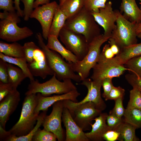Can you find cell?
Listing matches in <instances>:
<instances>
[{
    "label": "cell",
    "instance_id": "f6af8a7d",
    "mask_svg": "<svg viewBox=\"0 0 141 141\" xmlns=\"http://www.w3.org/2000/svg\"><path fill=\"white\" fill-rule=\"evenodd\" d=\"M12 0H0V9L4 11L14 12L15 9L13 6Z\"/></svg>",
    "mask_w": 141,
    "mask_h": 141
},
{
    "label": "cell",
    "instance_id": "1f68e13d",
    "mask_svg": "<svg viewBox=\"0 0 141 141\" xmlns=\"http://www.w3.org/2000/svg\"><path fill=\"white\" fill-rule=\"evenodd\" d=\"M124 65L128 71L141 78V55L130 59Z\"/></svg>",
    "mask_w": 141,
    "mask_h": 141
},
{
    "label": "cell",
    "instance_id": "f907efd6",
    "mask_svg": "<svg viewBox=\"0 0 141 141\" xmlns=\"http://www.w3.org/2000/svg\"><path fill=\"white\" fill-rule=\"evenodd\" d=\"M136 31L137 34L141 32V22L136 24L135 26Z\"/></svg>",
    "mask_w": 141,
    "mask_h": 141
},
{
    "label": "cell",
    "instance_id": "f5cc1de1",
    "mask_svg": "<svg viewBox=\"0 0 141 141\" xmlns=\"http://www.w3.org/2000/svg\"><path fill=\"white\" fill-rule=\"evenodd\" d=\"M137 37L141 39V32L137 35Z\"/></svg>",
    "mask_w": 141,
    "mask_h": 141
},
{
    "label": "cell",
    "instance_id": "ba28073f",
    "mask_svg": "<svg viewBox=\"0 0 141 141\" xmlns=\"http://www.w3.org/2000/svg\"><path fill=\"white\" fill-rule=\"evenodd\" d=\"M67 108L73 119L84 131L90 130L92 121L102 113L97 109L94 103L87 102Z\"/></svg>",
    "mask_w": 141,
    "mask_h": 141
},
{
    "label": "cell",
    "instance_id": "30bf717a",
    "mask_svg": "<svg viewBox=\"0 0 141 141\" xmlns=\"http://www.w3.org/2000/svg\"><path fill=\"white\" fill-rule=\"evenodd\" d=\"M102 82L94 81L88 78L84 79L79 84L85 86L87 89L88 92L86 96L79 102H75L69 100H63L64 107L75 106L90 102L94 103L96 108L102 111L106 107V105L102 97L101 93Z\"/></svg>",
    "mask_w": 141,
    "mask_h": 141
},
{
    "label": "cell",
    "instance_id": "ac0fdd59",
    "mask_svg": "<svg viewBox=\"0 0 141 141\" xmlns=\"http://www.w3.org/2000/svg\"><path fill=\"white\" fill-rule=\"evenodd\" d=\"M108 115L106 113H102L93 119L95 122L93 124H91V131L85 133L89 141L104 140L103 137V135L107 131L109 130L106 123Z\"/></svg>",
    "mask_w": 141,
    "mask_h": 141
},
{
    "label": "cell",
    "instance_id": "52a82bcc",
    "mask_svg": "<svg viewBox=\"0 0 141 141\" xmlns=\"http://www.w3.org/2000/svg\"><path fill=\"white\" fill-rule=\"evenodd\" d=\"M116 15V28L112 32L111 37L121 49L137 43L136 23L126 18L118 10H115Z\"/></svg>",
    "mask_w": 141,
    "mask_h": 141
},
{
    "label": "cell",
    "instance_id": "f35d334b",
    "mask_svg": "<svg viewBox=\"0 0 141 141\" xmlns=\"http://www.w3.org/2000/svg\"><path fill=\"white\" fill-rule=\"evenodd\" d=\"M24 5L23 17L24 20L28 21L33 11L34 0H20Z\"/></svg>",
    "mask_w": 141,
    "mask_h": 141
},
{
    "label": "cell",
    "instance_id": "e0dca14e",
    "mask_svg": "<svg viewBox=\"0 0 141 141\" xmlns=\"http://www.w3.org/2000/svg\"><path fill=\"white\" fill-rule=\"evenodd\" d=\"M80 94L77 90L65 94L54 95L51 96L45 97L40 93H38L37 94L38 103L35 109V112L36 113L39 114L41 110H48L49 107L60 101L69 100L74 102H78L77 98Z\"/></svg>",
    "mask_w": 141,
    "mask_h": 141
},
{
    "label": "cell",
    "instance_id": "9a60e30c",
    "mask_svg": "<svg viewBox=\"0 0 141 141\" xmlns=\"http://www.w3.org/2000/svg\"><path fill=\"white\" fill-rule=\"evenodd\" d=\"M20 100L19 92L14 89L0 101V125L5 129L6 124L16 109Z\"/></svg>",
    "mask_w": 141,
    "mask_h": 141
},
{
    "label": "cell",
    "instance_id": "277c9868",
    "mask_svg": "<svg viewBox=\"0 0 141 141\" xmlns=\"http://www.w3.org/2000/svg\"><path fill=\"white\" fill-rule=\"evenodd\" d=\"M37 103V94L26 95L22 103L20 118L8 131L11 134L17 136H25L33 129L39 115L35 112Z\"/></svg>",
    "mask_w": 141,
    "mask_h": 141
},
{
    "label": "cell",
    "instance_id": "5bb4252c",
    "mask_svg": "<svg viewBox=\"0 0 141 141\" xmlns=\"http://www.w3.org/2000/svg\"><path fill=\"white\" fill-rule=\"evenodd\" d=\"M91 13L96 22L103 28V34L111 37L112 32L116 27L117 19L115 11L113 10L112 2H108L104 7L99 9L98 12H92Z\"/></svg>",
    "mask_w": 141,
    "mask_h": 141
},
{
    "label": "cell",
    "instance_id": "8d00e7d4",
    "mask_svg": "<svg viewBox=\"0 0 141 141\" xmlns=\"http://www.w3.org/2000/svg\"><path fill=\"white\" fill-rule=\"evenodd\" d=\"M125 90L121 87L113 86L110 92L104 98L105 101L115 100L120 98L123 97Z\"/></svg>",
    "mask_w": 141,
    "mask_h": 141
},
{
    "label": "cell",
    "instance_id": "7dc6e473",
    "mask_svg": "<svg viewBox=\"0 0 141 141\" xmlns=\"http://www.w3.org/2000/svg\"><path fill=\"white\" fill-rule=\"evenodd\" d=\"M110 48L115 55L119 54L120 49L114 40L111 37H110L108 40Z\"/></svg>",
    "mask_w": 141,
    "mask_h": 141
},
{
    "label": "cell",
    "instance_id": "4dcf8cb0",
    "mask_svg": "<svg viewBox=\"0 0 141 141\" xmlns=\"http://www.w3.org/2000/svg\"><path fill=\"white\" fill-rule=\"evenodd\" d=\"M127 109H141V92L138 90L133 88L130 92V99Z\"/></svg>",
    "mask_w": 141,
    "mask_h": 141
},
{
    "label": "cell",
    "instance_id": "bcb514c9",
    "mask_svg": "<svg viewBox=\"0 0 141 141\" xmlns=\"http://www.w3.org/2000/svg\"><path fill=\"white\" fill-rule=\"evenodd\" d=\"M100 55L107 59H111L114 57L109 44H106L101 51Z\"/></svg>",
    "mask_w": 141,
    "mask_h": 141
},
{
    "label": "cell",
    "instance_id": "db71d44e",
    "mask_svg": "<svg viewBox=\"0 0 141 141\" xmlns=\"http://www.w3.org/2000/svg\"><path fill=\"white\" fill-rule=\"evenodd\" d=\"M139 0V1H140L141 2V0ZM140 9L141 10V6H140Z\"/></svg>",
    "mask_w": 141,
    "mask_h": 141
},
{
    "label": "cell",
    "instance_id": "44dd1931",
    "mask_svg": "<svg viewBox=\"0 0 141 141\" xmlns=\"http://www.w3.org/2000/svg\"><path fill=\"white\" fill-rule=\"evenodd\" d=\"M141 55V42L121 49L118 54L112 58L115 63L124 65L128 60Z\"/></svg>",
    "mask_w": 141,
    "mask_h": 141
},
{
    "label": "cell",
    "instance_id": "e575fe53",
    "mask_svg": "<svg viewBox=\"0 0 141 141\" xmlns=\"http://www.w3.org/2000/svg\"><path fill=\"white\" fill-rule=\"evenodd\" d=\"M25 58L28 63H30L34 60L33 53L35 50L38 48L33 42L25 43L23 45Z\"/></svg>",
    "mask_w": 141,
    "mask_h": 141
},
{
    "label": "cell",
    "instance_id": "ffe728a7",
    "mask_svg": "<svg viewBox=\"0 0 141 141\" xmlns=\"http://www.w3.org/2000/svg\"><path fill=\"white\" fill-rule=\"evenodd\" d=\"M120 8L127 19L136 24L141 22V10L136 0H122Z\"/></svg>",
    "mask_w": 141,
    "mask_h": 141
},
{
    "label": "cell",
    "instance_id": "7bdbcfd3",
    "mask_svg": "<svg viewBox=\"0 0 141 141\" xmlns=\"http://www.w3.org/2000/svg\"><path fill=\"white\" fill-rule=\"evenodd\" d=\"M14 89L8 83H4L0 81V101H1Z\"/></svg>",
    "mask_w": 141,
    "mask_h": 141
},
{
    "label": "cell",
    "instance_id": "8992f818",
    "mask_svg": "<svg viewBox=\"0 0 141 141\" xmlns=\"http://www.w3.org/2000/svg\"><path fill=\"white\" fill-rule=\"evenodd\" d=\"M77 90L72 80L66 79L62 81L58 80L54 73L49 80L42 83L37 80L30 81L25 95L31 94L40 93L45 97L54 94L61 95Z\"/></svg>",
    "mask_w": 141,
    "mask_h": 141
},
{
    "label": "cell",
    "instance_id": "8fae6325",
    "mask_svg": "<svg viewBox=\"0 0 141 141\" xmlns=\"http://www.w3.org/2000/svg\"><path fill=\"white\" fill-rule=\"evenodd\" d=\"M91 79L102 81L104 79L118 77L128 69L124 65L119 64L111 59H107L100 55L98 61L93 68Z\"/></svg>",
    "mask_w": 141,
    "mask_h": 141
},
{
    "label": "cell",
    "instance_id": "d590c367",
    "mask_svg": "<svg viewBox=\"0 0 141 141\" xmlns=\"http://www.w3.org/2000/svg\"><path fill=\"white\" fill-rule=\"evenodd\" d=\"M123 97L120 98L115 100V104L114 108L109 112L117 117L122 118L124 116L126 109L124 107L123 104Z\"/></svg>",
    "mask_w": 141,
    "mask_h": 141
},
{
    "label": "cell",
    "instance_id": "836d02e7",
    "mask_svg": "<svg viewBox=\"0 0 141 141\" xmlns=\"http://www.w3.org/2000/svg\"><path fill=\"white\" fill-rule=\"evenodd\" d=\"M84 7L90 12L97 13L104 7L108 0H84Z\"/></svg>",
    "mask_w": 141,
    "mask_h": 141
},
{
    "label": "cell",
    "instance_id": "f1b7e54d",
    "mask_svg": "<svg viewBox=\"0 0 141 141\" xmlns=\"http://www.w3.org/2000/svg\"><path fill=\"white\" fill-rule=\"evenodd\" d=\"M0 58L8 63L18 66L25 73L30 81L34 79L33 76L29 70L27 62L25 57L16 58L8 57L0 52Z\"/></svg>",
    "mask_w": 141,
    "mask_h": 141
},
{
    "label": "cell",
    "instance_id": "7a4b0ae2",
    "mask_svg": "<svg viewBox=\"0 0 141 141\" xmlns=\"http://www.w3.org/2000/svg\"><path fill=\"white\" fill-rule=\"evenodd\" d=\"M36 37L39 45L44 53L51 68L58 80L63 81L70 79L77 82L81 81L80 76L72 69L71 63L66 62L59 54L47 47L40 33H37Z\"/></svg>",
    "mask_w": 141,
    "mask_h": 141
},
{
    "label": "cell",
    "instance_id": "cb8c5ba5",
    "mask_svg": "<svg viewBox=\"0 0 141 141\" xmlns=\"http://www.w3.org/2000/svg\"><path fill=\"white\" fill-rule=\"evenodd\" d=\"M0 52L8 57H25L23 46L16 42L9 44L0 41Z\"/></svg>",
    "mask_w": 141,
    "mask_h": 141
},
{
    "label": "cell",
    "instance_id": "7c38bea8",
    "mask_svg": "<svg viewBox=\"0 0 141 141\" xmlns=\"http://www.w3.org/2000/svg\"><path fill=\"white\" fill-rule=\"evenodd\" d=\"M50 114L45 117L42 125L44 129L53 133L58 141H65L64 132L61 125L62 116L64 107L63 100L58 101L52 105Z\"/></svg>",
    "mask_w": 141,
    "mask_h": 141
},
{
    "label": "cell",
    "instance_id": "484cf974",
    "mask_svg": "<svg viewBox=\"0 0 141 141\" xmlns=\"http://www.w3.org/2000/svg\"><path fill=\"white\" fill-rule=\"evenodd\" d=\"M67 19V17L60 9L58 5L55 11L50 29L49 35L55 36L58 38L60 32L64 27Z\"/></svg>",
    "mask_w": 141,
    "mask_h": 141
},
{
    "label": "cell",
    "instance_id": "d6986e66",
    "mask_svg": "<svg viewBox=\"0 0 141 141\" xmlns=\"http://www.w3.org/2000/svg\"><path fill=\"white\" fill-rule=\"evenodd\" d=\"M58 37L53 35H49L46 45L50 49L59 54L69 63H75L78 61L76 56L64 47L60 42Z\"/></svg>",
    "mask_w": 141,
    "mask_h": 141
},
{
    "label": "cell",
    "instance_id": "816d5d0a",
    "mask_svg": "<svg viewBox=\"0 0 141 141\" xmlns=\"http://www.w3.org/2000/svg\"><path fill=\"white\" fill-rule=\"evenodd\" d=\"M66 0H59V5H61Z\"/></svg>",
    "mask_w": 141,
    "mask_h": 141
},
{
    "label": "cell",
    "instance_id": "ab89813d",
    "mask_svg": "<svg viewBox=\"0 0 141 141\" xmlns=\"http://www.w3.org/2000/svg\"><path fill=\"white\" fill-rule=\"evenodd\" d=\"M123 121L122 118L109 113L107 117L106 122L109 130H114Z\"/></svg>",
    "mask_w": 141,
    "mask_h": 141
},
{
    "label": "cell",
    "instance_id": "c3c4849f",
    "mask_svg": "<svg viewBox=\"0 0 141 141\" xmlns=\"http://www.w3.org/2000/svg\"><path fill=\"white\" fill-rule=\"evenodd\" d=\"M20 0H14V7L16 12L20 17H23V10L21 9L20 7Z\"/></svg>",
    "mask_w": 141,
    "mask_h": 141
},
{
    "label": "cell",
    "instance_id": "60d3db41",
    "mask_svg": "<svg viewBox=\"0 0 141 141\" xmlns=\"http://www.w3.org/2000/svg\"><path fill=\"white\" fill-rule=\"evenodd\" d=\"M8 63L0 59V81L4 83L8 82Z\"/></svg>",
    "mask_w": 141,
    "mask_h": 141
},
{
    "label": "cell",
    "instance_id": "5b68a950",
    "mask_svg": "<svg viewBox=\"0 0 141 141\" xmlns=\"http://www.w3.org/2000/svg\"><path fill=\"white\" fill-rule=\"evenodd\" d=\"M111 37L104 34L96 37L89 43L88 51L85 57L81 61L71 63L72 69L79 75L82 81L88 77L91 70L98 61L101 46Z\"/></svg>",
    "mask_w": 141,
    "mask_h": 141
},
{
    "label": "cell",
    "instance_id": "9c48e42d",
    "mask_svg": "<svg viewBox=\"0 0 141 141\" xmlns=\"http://www.w3.org/2000/svg\"><path fill=\"white\" fill-rule=\"evenodd\" d=\"M59 37L65 48L76 56L78 61L82 60L86 55L89 43L83 35L63 27Z\"/></svg>",
    "mask_w": 141,
    "mask_h": 141
},
{
    "label": "cell",
    "instance_id": "83f0119b",
    "mask_svg": "<svg viewBox=\"0 0 141 141\" xmlns=\"http://www.w3.org/2000/svg\"><path fill=\"white\" fill-rule=\"evenodd\" d=\"M48 110L43 111L39 114L36 125L33 129L27 135L17 136L10 133L4 139L7 141H32L33 137L37 130L42 125L44 119L46 115Z\"/></svg>",
    "mask_w": 141,
    "mask_h": 141
},
{
    "label": "cell",
    "instance_id": "681fc988",
    "mask_svg": "<svg viewBox=\"0 0 141 141\" xmlns=\"http://www.w3.org/2000/svg\"><path fill=\"white\" fill-rule=\"evenodd\" d=\"M50 0H36L34 3L33 8H35L40 5L48 4L50 3Z\"/></svg>",
    "mask_w": 141,
    "mask_h": 141
},
{
    "label": "cell",
    "instance_id": "3957f363",
    "mask_svg": "<svg viewBox=\"0 0 141 141\" xmlns=\"http://www.w3.org/2000/svg\"><path fill=\"white\" fill-rule=\"evenodd\" d=\"M64 27L82 34L89 43L101 34V29L91 12L84 7L76 14L67 19Z\"/></svg>",
    "mask_w": 141,
    "mask_h": 141
},
{
    "label": "cell",
    "instance_id": "f546056e",
    "mask_svg": "<svg viewBox=\"0 0 141 141\" xmlns=\"http://www.w3.org/2000/svg\"><path fill=\"white\" fill-rule=\"evenodd\" d=\"M124 120L133 126L137 129L141 128V109H126Z\"/></svg>",
    "mask_w": 141,
    "mask_h": 141
},
{
    "label": "cell",
    "instance_id": "4fadbf2b",
    "mask_svg": "<svg viewBox=\"0 0 141 141\" xmlns=\"http://www.w3.org/2000/svg\"><path fill=\"white\" fill-rule=\"evenodd\" d=\"M58 4L55 1L42 5L35 8L30 18H35L40 23L42 29V36L48 39L49 32L56 10Z\"/></svg>",
    "mask_w": 141,
    "mask_h": 141
},
{
    "label": "cell",
    "instance_id": "2e32d148",
    "mask_svg": "<svg viewBox=\"0 0 141 141\" xmlns=\"http://www.w3.org/2000/svg\"><path fill=\"white\" fill-rule=\"evenodd\" d=\"M62 121L66 130V141H89L85 133L74 121L68 109L64 107Z\"/></svg>",
    "mask_w": 141,
    "mask_h": 141
},
{
    "label": "cell",
    "instance_id": "7402d4cb",
    "mask_svg": "<svg viewBox=\"0 0 141 141\" xmlns=\"http://www.w3.org/2000/svg\"><path fill=\"white\" fill-rule=\"evenodd\" d=\"M27 64L29 70L33 76L40 77L44 79L48 76H52L55 73L51 68L46 58L38 61L33 60Z\"/></svg>",
    "mask_w": 141,
    "mask_h": 141
},
{
    "label": "cell",
    "instance_id": "d4e9b609",
    "mask_svg": "<svg viewBox=\"0 0 141 141\" xmlns=\"http://www.w3.org/2000/svg\"><path fill=\"white\" fill-rule=\"evenodd\" d=\"M8 83L14 89H17L22 81L27 78L26 74L21 68L8 63Z\"/></svg>",
    "mask_w": 141,
    "mask_h": 141
},
{
    "label": "cell",
    "instance_id": "74e56055",
    "mask_svg": "<svg viewBox=\"0 0 141 141\" xmlns=\"http://www.w3.org/2000/svg\"><path fill=\"white\" fill-rule=\"evenodd\" d=\"M125 77L127 81L133 88L137 89L141 92V78L131 73L127 74Z\"/></svg>",
    "mask_w": 141,
    "mask_h": 141
},
{
    "label": "cell",
    "instance_id": "603a6c76",
    "mask_svg": "<svg viewBox=\"0 0 141 141\" xmlns=\"http://www.w3.org/2000/svg\"><path fill=\"white\" fill-rule=\"evenodd\" d=\"M136 127L132 125L123 121L114 129L120 133L119 140L139 141L136 134Z\"/></svg>",
    "mask_w": 141,
    "mask_h": 141
},
{
    "label": "cell",
    "instance_id": "ee69618b",
    "mask_svg": "<svg viewBox=\"0 0 141 141\" xmlns=\"http://www.w3.org/2000/svg\"><path fill=\"white\" fill-rule=\"evenodd\" d=\"M119 133L114 130H109L103 135L104 140L106 141H115L119 140Z\"/></svg>",
    "mask_w": 141,
    "mask_h": 141
},
{
    "label": "cell",
    "instance_id": "4316f807",
    "mask_svg": "<svg viewBox=\"0 0 141 141\" xmlns=\"http://www.w3.org/2000/svg\"><path fill=\"white\" fill-rule=\"evenodd\" d=\"M84 0H66L59 6L67 19L78 13L84 7Z\"/></svg>",
    "mask_w": 141,
    "mask_h": 141
},
{
    "label": "cell",
    "instance_id": "b9f144b4",
    "mask_svg": "<svg viewBox=\"0 0 141 141\" xmlns=\"http://www.w3.org/2000/svg\"><path fill=\"white\" fill-rule=\"evenodd\" d=\"M112 78H106L104 79L102 82L103 92L102 94V97L105 98L114 86L112 82Z\"/></svg>",
    "mask_w": 141,
    "mask_h": 141
},
{
    "label": "cell",
    "instance_id": "6da1fadb",
    "mask_svg": "<svg viewBox=\"0 0 141 141\" xmlns=\"http://www.w3.org/2000/svg\"><path fill=\"white\" fill-rule=\"evenodd\" d=\"M16 12L0 13V38L8 42H15L32 36L33 31L27 27H20L17 24L21 20Z\"/></svg>",
    "mask_w": 141,
    "mask_h": 141
},
{
    "label": "cell",
    "instance_id": "d6a6232c",
    "mask_svg": "<svg viewBox=\"0 0 141 141\" xmlns=\"http://www.w3.org/2000/svg\"><path fill=\"white\" fill-rule=\"evenodd\" d=\"M57 139L52 132L44 129H38L33 136V141H56Z\"/></svg>",
    "mask_w": 141,
    "mask_h": 141
}]
</instances>
